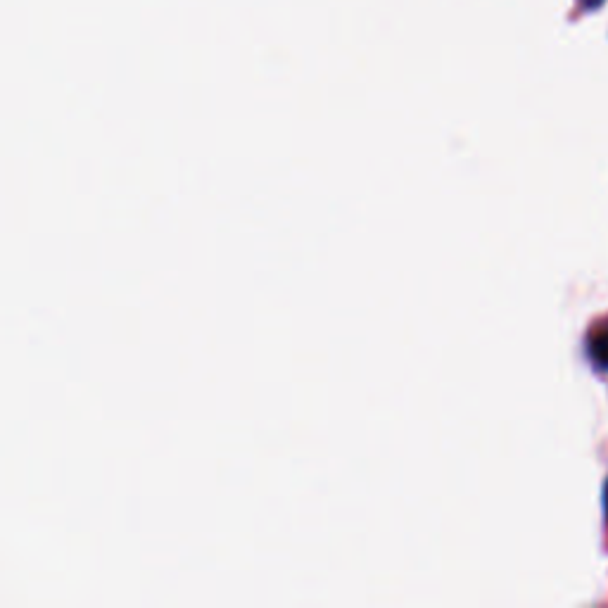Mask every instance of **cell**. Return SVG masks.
<instances>
[{
    "label": "cell",
    "mask_w": 608,
    "mask_h": 608,
    "mask_svg": "<svg viewBox=\"0 0 608 608\" xmlns=\"http://www.w3.org/2000/svg\"><path fill=\"white\" fill-rule=\"evenodd\" d=\"M592 359L597 361L601 369H608V331L592 342Z\"/></svg>",
    "instance_id": "1"
},
{
    "label": "cell",
    "mask_w": 608,
    "mask_h": 608,
    "mask_svg": "<svg viewBox=\"0 0 608 608\" xmlns=\"http://www.w3.org/2000/svg\"><path fill=\"white\" fill-rule=\"evenodd\" d=\"M601 3H604V0H582V5H585L587 10H594V8H597V5H601Z\"/></svg>",
    "instance_id": "2"
},
{
    "label": "cell",
    "mask_w": 608,
    "mask_h": 608,
    "mask_svg": "<svg viewBox=\"0 0 608 608\" xmlns=\"http://www.w3.org/2000/svg\"><path fill=\"white\" fill-rule=\"evenodd\" d=\"M606 511H608V487H606Z\"/></svg>",
    "instance_id": "3"
}]
</instances>
